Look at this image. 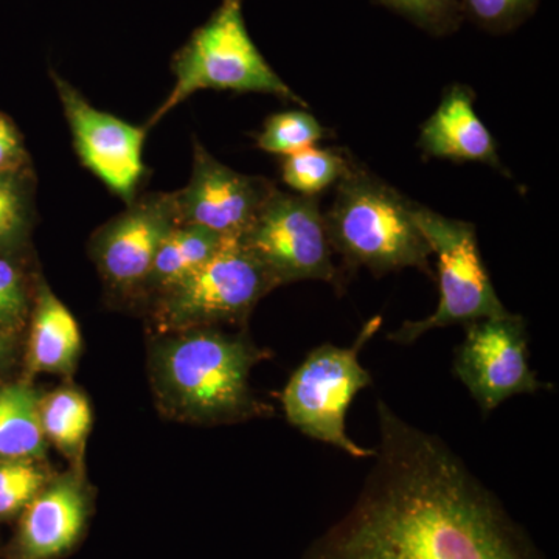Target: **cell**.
<instances>
[{
    "instance_id": "5",
    "label": "cell",
    "mask_w": 559,
    "mask_h": 559,
    "mask_svg": "<svg viewBox=\"0 0 559 559\" xmlns=\"http://www.w3.org/2000/svg\"><path fill=\"white\" fill-rule=\"evenodd\" d=\"M381 325V316H374L349 347L323 344L312 348L280 395L290 426L359 460L373 459L374 450L349 439L345 421L355 396L373 382L370 371L360 366L359 353Z\"/></svg>"
},
{
    "instance_id": "15",
    "label": "cell",
    "mask_w": 559,
    "mask_h": 559,
    "mask_svg": "<svg viewBox=\"0 0 559 559\" xmlns=\"http://www.w3.org/2000/svg\"><path fill=\"white\" fill-rule=\"evenodd\" d=\"M81 352L79 322L46 285H39L33 312L28 370L35 373H72Z\"/></svg>"
},
{
    "instance_id": "26",
    "label": "cell",
    "mask_w": 559,
    "mask_h": 559,
    "mask_svg": "<svg viewBox=\"0 0 559 559\" xmlns=\"http://www.w3.org/2000/svg\"><path fill=\"white\" fill-rule=\"evenodd\" d=\"M24 162L20 134L5 117L0 116V173H16Z\"/></svg>"
},
{
    "instance_id": "22",
    "label": "cell",
    "mask_w": 559,
    "mask_h": 559,
    "mask_svg": "<svg viewBox=\"0 0 559 559\" xmlns=\"http://www.w3.org/2000/svg\"><path fill=\"white\" fill-rule=\"evenodd\" d=\"M433 36L457 32L463 16L459 0H373Z\"/></svg>"
},
{
    "instance_id": "20",
    "label": "cell",
    "mask_w": 559,
    "mask_h": 559,
    "mask_svg": "<svg viewBox=\"0 0 559 559\" xmlns=\"http://www.w3.org/2000/svg\"><path fill=\"white\" fill-rule=\"evenodd\" d=\"M325 138H329V130L308 110L300 109L286 110L270 117L257 142L260 150L285 157L310 148Z\"/></svg>"
},
{
    "instance_id": "12",
    "label": "cell",
    "mask_w": 559,
    "mask_h": 559,
    "mask_svg": "<svg viewBox=\"0 0 559 559\" xmlns=\"http://www.w3.org/2000/svg\"><path fill=\"white\" fill-rule=\"evenodd\" d=\"M173 194H150L110 221L94 240V259L110 286L146 285L162 241L178 226Z\"/></svg>"
},
{
    "instance_id": "11",
    "label": "cell",
    "mask_w": 559,
    "mask_h": 559,
    "mask_svg": "<svg viewBox=\"0 0 559 559\" xmlns=\"http://www.w3.org/2000/svg\"><path fill=\"white\" fill-rule=\"evenodd\" d=\"M274 190L270 180L231 170L197 143L189 186L173 198L179 224L238 240Z\"/></svg>"
},
{
    "instance_id": "3",
    "label": "cell",
    "mask_w": 559,
    "mask_h": 559,
    "mask_svg": "<svg viewBox=\"0 0 559 559\" xmlns=\"http://www.w3.org/2000/svg\"><path fill=\"white\" fill-rule=\"evenodd\" d=\"M323 216L331 248L349 271L366 267L380 277L415 267L436 280L432 249L414 218V202L370 171L353 165Z\"/></svg>"
},
{
    "instance_id": "28",
    "label": "cell",
    "mask_w": 559,
    "mask_h": 559,
    "mask_svg": "<svg viewBox=\"0 0 559 559\" xmlns=\"http://www.w3.org/2000/svg\"><path fill=\"white\" fill-rule=\"evenodd\" d=\"M224 2H241V0H224Z\"/></svg>"
},
{
    "instance_id": "25",
    "label": "cell",
    "mask_w": 559,
    "mask_h": 559,
    "mask_svg": "<svg viewBox=\"0 0 559 559\" xmlns=\"http://www.w3.org/2000/svg\"><path fill=\"white\" fill-rule=\"evenodd\" d=\"M27 312V297L20 271L0 259V331L20 329Z\"/></svg>"
},
{
    "instance_id": "8",
    "label": "cell",
    "mask_w": 559,
    "mask_h": 559,
    "mask_svg": "<svg viewBox=\"0 0 559 559\" xmlns=\"http://www.w3.org/2000/svg\"><path fill=\"white\" fill-rule=\"evenodd\" d=\"M277 282L240 241H224L218 252L190 277L165 290L162 325L200 329L218 322L242 323Z\"/></svg>"
},
{
    "instance_id": "7",
    "label": "cell",
    "mask_w": 559,
    "mask_h": 559,
    "mask_svg": "<svg viewBox=\"0 0 559 559\" xmlns=\"http://www.w3.org/2000/svg\"><path fill=\"white\" fill-rule=\"evenodd\" d=\"M238 241L270 271L278 286L301 280L344 286L316 198L275 189Z\"/></svg>"
},
{
    "instance_id": "1",
    "label": "cell",
    "mask_w": 559,
    "mask_h": 559,
    "mask_svg": "<svg viewBox=\"0 0 559 559\" xmlns=\"http://www.w3.org/2000/svg\"><path fill=\"white\" fill-rule=\"evenodd\" d=\"M380 441L352 509L304 559H546L440 437L378 400Z\"/></svg>"
},
{
    "instance_id": "9",
    "label": "cell",
    "mask_w": 559,
    "mask_h": 559,
    "mask_svg": "<svg viewBox=\"0 0 559 559\" xmlns=\"http://www.w3.org/2000/svg\"><path fill=\"white\" fill-rule=\"evenodd\" d=\"M452 370L485 415L511 396L551 389L530 367L527 322L514 312L465 325Z\"/></svg>"
},
{
    "instance_id": "14",
    "label": "cell",
    "mask_w": 559,
    "mask_h": 559,
    "mask_svg": "<svg viewBox=\"0 0 559 559\" xmlns=\"http://www.w3.org/2000/svg\"><path fill=\"white\" fill-rule=\"evenodd\" d=\"M474 98L468 86L448 87L439 108L421 127L419 148L433 159L477 162L503 171L495 139L474 110Z\"/></svg>"
},
{
    "instance_id": "24",
    "label": "cell",
    "mask_w": 559,
    "mask_h": 559,
    "mask_svg": "<svg viewBox=\"0 0 559 559\" xmlns=\"http://www.w3.org/2000/svg\"><path fill=\"white\" fill-rule=\"evenodd\" d=\"M16 173H0V252L16 249L27 235V201Z\"/></svg>"
},
{
    "instance_id": "17",
    "label": "cell",
    "mask_w": 559,
    "mask_h": 559,
    "mask_svg": "<svg viewBox=\"0 0 559 559\" xmlns=\"http://www.w3.org/2000/svg\"><path fill=\"white\" fill-rule=\"evenodd\" d=\"M230 238L202 229V227L178 224L162 241L151 267L146 285L167 290L194 274Z\"/></svg>"
},
{
    "instance_id": "27",
    "label": "cell",
    "mask_w": 559,
    "mask_h": 559,
    "mask_svg": "<svg viewBox=\"0 0 559 559\" xmlns=\"http://www.w3.org/2000/svg\"><path fill=\"white\" fill-rule=\"evenodd\" d=\"M9 341H7L5 337L2 336V333H0V366H2V364L5 362V359L9 358Z\"/></svg>"
},
{
    "instance_id": "6",
    "label": "cell",
    "mask_w": 559,
    "mask_h": 559,
    "mask_svg": "<svg viewBox=\"0 0 559 559\" xmlns=\"http://www.w3.org/2000/svg\"><path fill=\"white\" fill-rule=\"evenodd\" d=\"M414 218L437 257L439 305L429 318L406 320L388 340L409 345L428 331L509 314L481 260L476 227L415 202Z\"/></svg>"
},
{
    "instance_id": "19",
    "label": "cell",
    "mask_w": 559,
    "mask_h": 559,
    "mask_svg": "<svg viewBox=\"0 0 559 559\" xmlns=\"http://www.w3.org/2000/svg\"><path fill=\"white\" fill-rule=\"evenodd\" d=\"M356 162L345 151L310 146L283 157V182L301 197L318 198L337 182Z\"/></svg>"
},
{
    "instance_id": "18",
    "label": "cell",
    "mask_w": 559,
    "mask_h": 559,
    "mask_svg": "<svg viewBox=\"0 0 559 559\" xmlns=\"http://www.w3.org/2000/svg\"><path fill=\"white\" fill-rule=\"evenodd\" d=\"M39 417L47 440L69 457L81 455L92 428V409L80 390L64 388L40 399Z\"/></svg>"
},
{
    "instance_id": "2",
    "label": "cell",
    "mask_w": 559,
    "mask_h": 559,
    "mask_svg": "<svg viewBox=\"0 0 559 559\" xmlns=\"http://www.w3.org/2000/svg\"><path fill=\"white\" fill-rule=\"evenodd\" d=\"M267 356L248 334L183 330L154 349V389L165 411L186 421L224 425L266 417L272 407L253 395L249 374Z\"/></svg>"
},
{
    "instance_id": "21",
    "label": "cell",
    "mask_w": 559,
    "mask_h": 559,
    "mask_svg": "<svg viewBox=\"0 0 559 559\" xmlns=\"http://www.w3.org/2000/svg\"><path fill=\"white\" fill-rule=\"evenodd\" d=\"M47 481L36 460L0 462V522L20 516Z\"/></svg>"
},
{
    "instance_id": "13",
    "label": "cell",
    "mask_w": 559,
    "mask_h": 559,
    "mask_svg": "<svg viewBox=\"0 0 559 559\" xmlns=\"http://www.w3.org/2000/svg\"><path fill=\"white\" fill-rule=\"evenodd\" d=\"M92 514V496L79 473L47 481L20 514L9 559H61L80 546Z\"/></svg>"
},
{
    "instance_id": "23",
    "label": "cell",
    "mask_w": 559,
    "mask_h": 559,
    "mask_svg": "<svg viewBox=\"0 0 559 559\" xmlns=\"http://www.w3.org/2000/svg\"><path fill=\"white\" fill-rule=\"evenodd\" d=\"M540 0H459L463 20L491 33L520 27L538 9Z\"/></svg>"
},
{
    "instance_id": "10",
    "label": "cell",
    "mask_w": 559,
    "mask_h": 559,
    "mask_svg": "<svg viewBox=\"0 0 559 559\" xmlns=\"http://www.w3.org/2000/svg\"><path fill=\"white\" fill-rule=\"evenodd\" d=\"M81 162L121 200L131 204L143 171L146 127H134L95 109L68 81L51 75Z\"/></svg>"
},
{
    "instance_id": "16",
    "label": "cell",
    "mask_w": 559,
    "mask_h": 559,
    "mask_svg": "<svg viewBox=\"0 0 559 559\" xmlns=\"http://www.w3.org/2000/svg\"><path fill=\"white\" fill-rule=\"evenodd\" d=\"M39 404V393L28 384L0 389V462L38 460L46 454Z\"/></svg>"
},
{
    "instance_id": "4",
    "label": "cell",
    "mask_w": 559,
    "mask_h": 559,
    "mask_svg": "<svg viewBox=\"0 0 559 559\" xmlns=\"http://www.w3.org/2000/svg\"><path fill=\"white\" fill-rule=\"evenodd\" d=\"M173 72L175 86L145 124L146 130L190 95L205 90L270 94L307 108V102L280 79L250 38L241 2L223 0L213 16L178 51Z\"/></svg>"
}]
</instances>
